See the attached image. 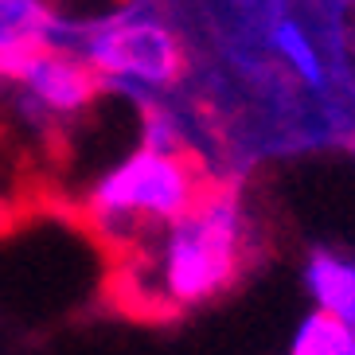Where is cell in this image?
I'll return each mask as SVG.
<instances>
[{
    "mask_svg": "<svg viewBox=\"0 0 355 355\" xmlns=\"http://www.w3.org/2000/svg\"><path fill=\"white\" fill-rule=\"evenodd\" d=\"M293 355H355V328L324 309L301 324Z\"/></svg>",
    "mask_w": 355,
    "mask_h": 355,
    "instance_id": "5",
    "label": "cell"
},
{
    "mask_svg": "<svg viewBox=\"0 0 355 355\" xmlns=\"http://www.w3.org/2000/svg\"><path fill=\"white\" fill-rule=\"evenodd\" d=\"M16 83L51 114H78V110H90L98 98L105 94V78L86 55H74L71 47H59L51 43L47 51H40L28 63V71L16 78Z\"/></svg>",
    "mask_w": 355,
    "mask_h": 355,
    "instance_id": "3",
    "label": "cell"
},
{
    "mask_svg": "<svg viewBox=\"0 0 355 355\" xmlns=\"http://www.w3.org/2000/svg\"><path fill=\"white\" fill-rule=\"evenodd\" d=\"M86 59L105 74H129L141 83H176L188 71V55L180 47L176 32H168L160 20H117L98 28L86 40Z\"/></svg>",
    "mask_w": 355,
    "mask_h": 355,
    "instance_id": "2",
    "label": "cell"
},
{
    "mask_svg": "<svg viewBox=\"0 0 355 355\" xmlns=\"http://www.w3.org/2000/svg\"><path fill=\"white\" fill-rule=\"evenodd\" d=\"M309 285L316 289V297L324 301L328 313L355 328V270L352 266L332 261V258L320 254V258L309 266Z\"/></svg>",
    "mask_w": 355,
    "mask_h": 355,
    "instance_id": "4",
    "label": "cell"
},
{
    "mask_svg": "<svg viewBox=\"0 0 355 355\" xmlns=\"http://www.w3.org/2000/svg\"><path fill=\"white\" fill-rule=\"evenodd\" d=\"M277 47H282V51L289 55L293 63L301 67V74L309 78V83H316V78H320V67H316V55H313V47L304 43V35L297 32V28H289V24H282V28H277Z\"/></svg>",
    "mask_w": 355,
    "mask_h": 355,
    "instance_id": "6",
    "label": "cell"
},
{
    "mask_svg": "<svg viewBox=\"0 0 355 355\" xmlns=\"http://www.w3.org/2000/svg\"><path fill=\"white\" fill-rule=\"evenodd\" d=\"M207 176L211 172L203 168L196 148H180V153L141 148L121 168H114L86 203L90 207H105V211L153 215V219L176 227L191 211V203H196L199 188L207 184Z\"/></svg>",
    "mask_w": 355,
    "mask_h": 355,
    "instance_id": "1",
    "label": "cell"
}]
</instances>
